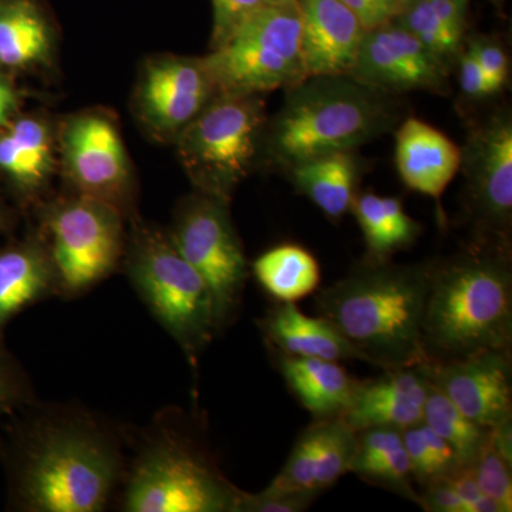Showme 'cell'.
I'll use <instances>...</instances> for the list:
<instances>
[{"label":"cell","mask_w":512,"mask_h":512,"mask_svg":"<svg viewBox=\"0 0 512 512\" xmlns=\"http://www.w3.org/2000/svg\"><path fill=\"white\" fill-rule=\"evenodd\" d=\"M447 480L466 504L467 512H501L500 507L480 490L470 470H458Z\"/></svg>","instance_id":"cell-37"},{"label":"cell","mask_w":512,"mask_h":512,"mask_svg":"<svg viewBox=\"0 0 512 512\" xmlns=\"http://www.w3.org/2000/svg\"><path fill=\"white\" fill-rule=\"evenodd\" d=\"M468 470L480 490L500 507L501 512L512 511V463L495 446L491 430L476 463Z\"/></svg>","instance_id":"cell-31"},{"label":"cell","mask_w":512,"mask_h":512,"mask_svg":"<svg viewBox=\"0 0 512 512\" xmlns=\"http://www.w3.org/2000/svg\"><path fill=\"white\" fill-rule=\"evenodd\" d=\"M468 49L476 57L477 63L480 64L481 70H483L487 79L493 84L495 92H500L507 83L508 74H510L507 53L504 52L503 47L494 40L480 37V39L471 42Z\"/></svg>","instance_id":"cell-35"},{"label":"cell","mask_w":512,"mask_h":512,"mask_svg":"<svg viewBox=\"0 0 512 512\" xmlns=\"http://www.w3.org/2000/svg\"><path fill=\"white\" fill-rule=\"evenodd\" d=\"M430 390L427 362L386 370L379 379L360 382L348 409L340 416L353 430L370 427H406L423 421Z\"/></svg>","instance_id":"cell-17"},{"label":"cell","mask_w":512,"mask_h":512,"mask_svg":"<svg viewBox=\"0 0 512 512\" xmlns=\"http://www.w3.org/2000/svg\"><path fill=\"white\" fill-rule=\"evenodd\" d=\"M53 295L59 291L45 241L28 239L0 249V348L10 320Z\"/></svg>","instance_id":"cell-19"},{"label":"cell","mask_w":512,"mask_h":512,"mask_svg":"<svg viewBox=\"0 0 512 512\" xmlns=\"http://www.w3.org/2000/svg\"><path fill=\"white\" fill-rule=\"evenodd\" d=\"M423 423L447 441L457 454L461 468L466 470L476 463L490 436V430L483 429L464 416L431 379L429 396L424 404Z\"/></svg>","instance_id":"cell-28"},{"label":"cell","mask_w":512,"mask_h":512,"mask_svg":"<svg viewBox=\"0 0 512 512\" xmlns=\"http://www.w3.org/2000/svg\"><path fill=\"white\" fill-rule=\"evenodd\" d=\"M33 400L28 376L8 350L0 348V423L3 417L12 416ZM2 440V436H0Z\"/></svg>","instance_id":"cell-32"},{"label":"cell","mask_w":512,"mask_h":512,"mask_svg":"<svg viewBox=\"0 0 512 512\" xmlns=\"http://www.w3.org/2000/svg\"><path fill=\"white\" fill-rule=\"evenodd\" d=\"M396 164L410 190L439 200L461 165V150L440 130L407 119L396 134Z\"/></svg>","instance_id":"cell-18"},{"label":"cell","mask_w":512,"mask_h":512,"mask_svg":"<svg viewBox=\"0 0 512 512\" xmlns=\"http://www.w3.org/2000/svg\"><path fill=\"white\" fill-rule=\"evenodd\" d=\"M52 168V137L42 121L18 120L0 134V171L20 190L42 187Z\"/></svg>","instance_id":"cell-24"},{"label":"cell","mask_w":512,"mask_h":512,"mask_svg":"<svg viewBox=\"0 0 512 512\" xmlns=\"http://www.w3.org/2000/svg\"><path fill=\"white\" fill-rule=\"evenodd\" d=\"M350 77L379 92L393 94L447 87V66L419 40L392 22L366 30Z\"/></svg>","instance_id":"cell-12"},{"label":"cell","mask_w":512,"mask_h":512,"mask_svg":"<svg viewBox=\"0 0 512 512\" xmlns=\"http://www.w3.org/2000/svg\"><path fill=\"white\" fill-rule=\"evenodd\" d=\"M46 247L64 298H77L109 278L124 254L121 211L80 194L59 202L45 220Z\"/></svg>","instance_id":"cell-9"},{"label":"cell","mask_w":512,"mask_h":512,"mask_svg":"<svg viewBox=\"0 0 512 512\" xmlns=\"http://www.w3.org/2000/svg\"><path fill=\"white\" fill-rule=\"evenodd\" d=\"M5 227V218H3L2 211H0V231Z\"/></svg>","instance_id":"cell-43"},{"label":"cell","mask_w":512,"mask_h":512,"mask_svg":"<svg viewBox=\"0 0 512 512\" xmlns=\"http://www.w3.org/2000/svg\"><path fill=\"white\" fill-rule=\"evenodd\" d=\"M127 275L151 315L178 343L191 366L221 332L210 288L175 247L168 232L134 231Z\"/></svg>","instance_id":"cell-6"},{"label":"cell","mask_w":512,"mask_h":512,"mask_svg":"<svg viewBox=\"0 0 512 512\" xmlns=\"http://www.w3.org/2000/svg\"><path fill=\"white\" fill-rule=\"evenodd\" d=\"M67 175L80 194L121 211L128 195V160L116 126L100 114L70 121L63 134Z\"/></svg>","instance_id":"cell-13"},{"label":"cell","mask_w":512,"mask_h":512,"mask_svg":"<svg viewBox=\"0 0 512 512\" xmlns=\"http://www.w3.org/2000/svg\"><path fill=\"white\" fill-rule=\"evenodd\" d=\"M301 3H265L201 59L215 94L258 96L306 79Z\"/></svg>","instance_id":"cell-7"},{"label":"cell","mask_w":512,"mask_h":512,"mask_svg":"<svg viewBox=\"0 0 512 512\" xmlns=\"http://www.w3.org/2000/svg\"><path fill=\"white\" fill-rule=\"evenodd\" d=\"M305 77L349 76L366 28L340 0H302Z\"/></svg>","instance_id":"cell-16"},{"label":"cell","mask_w":512,"mask_h":512,"mask_svg":"<svg viewBox=\"0 0 512 512\" xmlns=\"http://www.w3.org/2000/svg\"><path fill=\"white\" fill-rule=\"evenodd\" d=\"M402 434L414 481L423 487L463 470L453 448L423 421L406 427Z\"/></svg>","instance_id":"cell-29"},{"label":"cell","mask_w":512,"mask_h":512,"mask_svg":"<svg viewBox=\"0 0 512 512\" xmlns=\"http://www.w3.org/2000/svg\"><path fill=\"white\" fill-rule=\"evenodd\" d=\"M393 22L409 30L421 45L446 66L454 57L460 56L463 37L448 28L429 0L407 3Z\"/></svg>","instance_id":"cell-30"},{"label":"cell","mask_w":512,"mask_h":512,"mask_svg":"<svg viewBox=\"0 0 512 512\" xmlns=\"http://www.w3.org/2000/svg\"><path fill=\"white\" fill-rule=\"evenodd\" d=\"M429 266L367 258L316 293L319 316L355 346L363 362L384 370L426 363L421 336Z\"/></svg>","instance_id":"cell-3"},{"label":"cell","mask_w":512,"mask_h":512,"mask_svg":"<svg viewBox=\"0 0 512 512\" xmlns=\"http://www.w3.org/2000/svg\"><path fill=\"white\" fill-rule=\"evenodd\" d=\"M49 25L32 0H0V64L25 67L50 52Z\"/></svg>","instance_id":"cell-27"},{"label":"cell","mask_w":512,"mask_h":512,"mask_svg":"<svg viewBox=\"0 0 512 512\" xmlns=\"http://www.w3.org/2000/svg\"><path fill=\"white\" fill-rule=\"evenodd\" d=\"M264 121L258 96L218 94L178 134V154L202 194L229 201L251 171Z\"/></svg>","instance_id":"cell-8"},{"label":"cell","mask_w":512,"mask_h":512,"mask_svg":"<svg viewBox=\"0 0 512 512\" xmlns=\"http://www.w3.org/2000/svg\"><path fill=\"white\" fill-rule=\"evenodd\" d=\"M468 205L487 241L508 245L512 222V120L491 117L471 131L461 150Z\"/></svg>","instance_id":"cell-11"},{"label":"cell","mask_w":512,"mask_h":512,"mask_svg":"<svg viewBox=\"0 0 512 512\" xmlns=\"http://www.w3.org/2000/svg\"><path fill=\"white\" fill-rule=\"evenodd\" d=\"M256 281L278 302L296 303L318 291L320 268L311 252L299 245H279L252 264Z\"/></svg>","instance_id":"cell-26"},{"label":"cell","mask_w":512,"mask_h":512,"mask_svg":"<svg viewBox=\"0 0 512 512\" xmlns=\"http://www.w3.org/2000/svg\"><path fill=\"white\" fill-rule=\"evenodd\" d=\"M431 382L464 416L485 430L512 420L511 350H487L466 359L429 363Z\"/></svg>","instance_id":"cell-14"},{"label":"cell","mask_w":512,"mask_h":512,"mask_svg":"<svg viewBox=\"0 0 512 512\" xmlns=\"http://www.w3.org/2000/svg\"><path fill=\"white\" fill-rule=\"evenodd\" d=\"M397 120L389 94L350 76L308 77L288 89L271 131V151L291 168L312 158L353 151Z\"/></svg>","instance_id":"cell-4"},{"label":"cell","mask_w":512,"mask_h":512,"mask_svg":"<svg viewBox=\"0 0 512 512\" xmlns=\"http://www.w3.org/2000/svg\"><path fill=\"white\" fill-rule=\"evenodd\" d=\"M350 211L362 229L369 259L387 261L394 252L410 247L420 235L419 224L404 211L399 198L365 192L356 195Z\"/></svg>","instance_id":"cell-25"},{"label":"cell","mask_w":512,"mask_h":512,"mask_svg":"<svg viewBox=\"0 0 512 512\" xmlns=\"http://www.w3.org/2000/svg\"><path fill=\"white\" fill-rule=\"evenodd\" d=\"M380 2L393 13L394 18H396L407 5L406 0H380Z\"/></svg>","instance_id":"cell-41"},{"label":"cell","mask_w":512,"mask_h":512,"mask_svg":"<svg viewBox=\"0 0 512 512\" xmlns=\"http://www.w3.org/2000/svg\"><path fill=\"white\" fill-rule=\"evenodd\" d=\"M175 247L210 288L220 330L237 312L249 275L228 202L200 194L185 201L173 231Z\"/></svg>","instance_id":"cell-10"},{"label":"cell","mask_w":512,"mask_h":512,"mask_svg":"<svg viewBox=\"0 0 512 512\" xmlns=\"http://www.w3.org/2000/svg\"><path fill=\"white\" fill-rule=\"evenodd\" d=\"M320 493L315 491L272 490L242 494L238 512H302L308 510Z\"/></svg>","instance_id":"cell-33"},{"label":"cell","mask_w":512,"mask_h":512,"mask_svg":"<svg viewBox=\"0 0 512 512\" xmlns=\"http://www.w3.org/2000/svg\"><path fill=\"white\" fill-rule=\"evenodd\" d=\"M429 363L511 350L512 266L508 245L481 239L440 262H430L423 319Z\"/></svg>","instance_id":"cell-2"},{"label":"cell","mask_w":512,"mask_h":512,"mask_svg":"<svg viewBox=\"0 0 512 512\" xmlns=\"http://www.w3.org/2000/svg\"><path fill=\"white\" fill-rule=\"evenodd\" d=\"M266 0H212L214 32L212 49L220 46L252 12L265 5Z\"/></svg>","instance_id":"cell-34"},{"label":"cell","mask_w":512,"mask_h":512,"mask_svg":"<svg viewBox=\"0 0 512 512\" xmlns=\"http://www.w3.org/2000/svg\"><path fill=\"white\" fill-rule=\"evenodd\" d=\"M301 194L332 220H340L352 208L359 180L353 151H336L289 168Z\"/></svg>","instance_id":"cell-23"},{"label":"cell","mask_w":512,"mask_h":512,"mask_svg":"<svg viewBox=\"0 0 512 512\" xmlns=\"http://www.w3.org/2000/svg\"><path fill=\"white\" fill-rule=\"evenodd\" d=\"M0 450L15 510L103 511L124 480L119 441L82 414H47L22 424Z\"/></svg>","instance_id":"cell-1"},{"label":"cell","mask_w":512,"mask_h":512,"mask_svg":"<svg viewBox=\"0 0 512 512\" xmlns=\"http://www.w3.org/2000/svg\"><path fill=\"white\" fill-rule=\"evenodd\" d=\"M289 2L301 3L302 0H266V3H289Z\"/></svg>","instance_id":"cell-42"},{"label":"cell","mask_w":512,"mask_h":512,"mask_svg":"<svg viewBox=\"0 0 512 512\" xmlns=\"http://www.w3.org/2000/svg\"><path fill=\"white\" fill-rule=\"evenodd\" d=\"M350 473L367 483L380 485L400 497L419 503L402 430L370 427L357 431V451Z\"/></svg>","instance_id":"cell-22"},{"label":"cell","mask_w":512,"mask_h":512,"mask_svg":"<svg viewBox=\"0 0 512 512\" xmlns=\"http://www.w3.org/2000/svg\"><path fill=\"white\" fill-rule=\"evenodd\" d=\"M215 94L201 59L164 56L150 60L138 84L141 119L160 136H178Z\"/></svg>","instance_id":"cell-15"},{"label":"cell","mask_w":512,"mask_h":512,"mask_svg":"<svg viewBox=\"0 0 512 512\" xmlns=\"http://www.w3.org/2000/svg\"><path fill=\"white\" fill-rule=\"evenodd\" d=\"M417 504L424 511L429 512H467L466 504L454 490L453 485L448 483L447 477L424 485V491L419 494Z\"/></svg>","instance_id":"cell-36"},{"label":"cell","mask_w":512,"mask_h":512,"mask_svg":"<svg viewBox=\"0 0 512 512\" xmlns=\"http://www.w3.org/2000/svg\"><path fill=\"white\" fill-rule=\"evenodd\" d=\"M265 338L278 353L316 359L362 360L355 346L348 342L322 316L305 315L293 302H278L261 322Z\"/></svg>","instance_id":"cell-20"},{"label":"cell","mask_w":512,"mask_h":512,"mask_svg":"<svg viewBox=\"0 0 512 512\" xmlns=\"http://www.w3.org/2000/svg\"><path fill=\"white\" fill-rule=\"evenodd\" d=\"M278 369L289 390L315 419L340 416L360 384L333 360L278 353Z\"/></svg>","instance_id":"cell-21"},{"label":"cell","mask_w":512,"mask_h":512,"mask_svg":"<svg viewBox=\"0 0 512 512\" xmlns=\"http://www.w3.org/2000/svg\"><path fill=\"white\" fill-rule=\"evenodd\" d=\"M458 57H460V86L466 96L470 99H484L497 94L470 49L464 50Z\"/></svg>","instance_id":"cell-38"},{"label":"cell","mask_w":512,"mask_h":512,"mask_svg":"<svg viewBox=\"0 0 512 512\" xmlns=\"http://www.w3.org/2000/svg\"><path fill=\"white\" fill-rule=\"evenodd\" d=\"M16 109V93L8 80L0 74V126L8 123L10 114Z\"/></svg>","instance_id":"cell-40"},{"label":"cell","mask_w":512,"mask_h":512,"mask_svg":"<svg viewBox=\"0 0 512 512\" xmlns=\"http://www.w3.org/2000/svg\"><path fill=\"white\" fill-rule=\"evenodd\" d=\"M124 480L121 507L128 512H238L244 494L197 441L173 427L144 443Z\"/></svg>","instance_id":"cell-5"},{"label":"cell","mask_w":512,"mask_h":512,"mask_svg":"<svg viewBox=\"0 0 512 512\" xmlns=\"http://www.w3.org/2000/svg\"><path fill=\"white\" fill-rule=\"evenodd\" d=\"M340 2L355 13L366 30L379 28L394 19L393 13L380 0H340Z\"/></svg>","instance_id":"cell-39"}]
</instances>
